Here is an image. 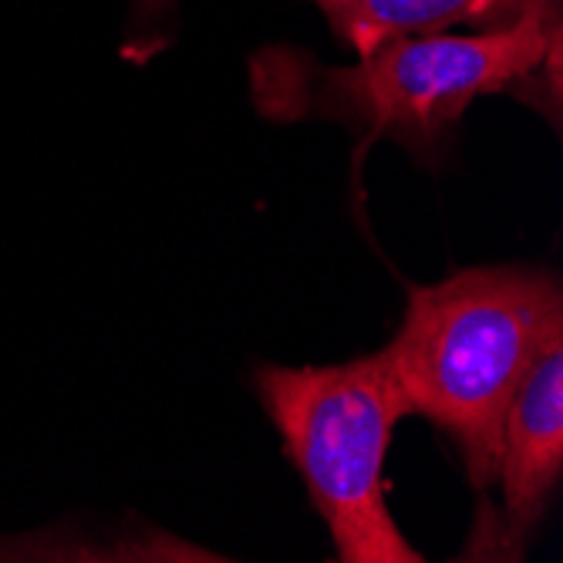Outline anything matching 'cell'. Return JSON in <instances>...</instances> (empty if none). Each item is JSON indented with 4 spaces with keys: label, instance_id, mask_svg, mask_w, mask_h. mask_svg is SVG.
Returning a JSON list of instances; mask_svg holds the SVG:
<instances>
[{
    "label": "cell",
    "instance_id": "obj_1",
    "mask_svg": "<svg viewBox=\"0 0 563 563\" xmlns=\"http://www.w3.org/2000/svg\"><path fill=\"white\" fill-rule=\"evenodd\" d=\"M560 31V8H537L476 34L398 37L347 68H324L307 51L274 44L250 58V98L280 125L324 119L429 156L476 98L543 68Z\"/></svg>",
    "mask_w": 563,
    "mask_h": 563
},
{
    "label": "cell",
    "instance_id": "obj_2",
    "mask_svg": "<svg viewBox=\"0 0 563 563\" xmlns=\"http://www.w3.org/2000/svg\"><path fill=\"white\" fill-rule=\"evenodd\" d=\"M553 338L563 290L537 267H470L408 290L385 351L412 416L452 439L476 489L496 486L509 405Z\"/></svg>",
    "mask_w": 563,
    "mask_h": 563
},
{
    "label": "cell",
    "instance_id": "obj_3",
    "mask_svg": "<svg viewBox=\"0 0 563 563\" xmlns=\"http://www.w3.org/2000/svg\"><path fill=\"white\" fill-rule=\"evenodd\" d=\"M257 395L331 533L334 556L341 563H419L422 553L398 530L385 493L395 426L412 416L388 351L344 365H264Z\"/></svg>",
    "mask_w": 563,
    "mask_h": 563
},
{
    "label": "cell",
    "instance_id": "obj_4",
    "mask_svg": "<svg viewBox=\"0 0 563 563\" xmlns=\"http://www.w3.org/2000/svg\"><path fill=\"white\" fill-rule=\"evenodd\" d=\"M563 476V338H553L530 365L503 426L496 483L503 509H483L466 560H520Z\"/></svg>",
    "mask_w": 563,
    "mask_h": 563
},
{
    "label": "cell",
    "instance_id": "obj_5",
    "mask_svg": "<svg viewBox=\"0 0 563 563\" xmlns=\"http://www.w3.org/2000/svg\"><path fill=\"white\" fill-rule=\"evenodd\" d=\"M331 34L357 58L398 37L442 34L455 24L506 27L537 8H560V0H311Z\"/></svg>",
    "mask_w": 563,
    "mask_h": 563
},
{
    "label": "cell",
    "instance_id": "obj_6",
    "mask_svg": "<svg viewBox=\"0 0 563 563\" xmlns=\"http://www.w3.org/2000/svg\"><path fill=\"white\" fill-rule=\"evenodd\" d=\"M176 8V0H132V27L145 31L152 24H159L163 18H169V11Z\"/></svg>",
    "mask_w": 563,
    "mask_h": 563
}]
</instances>
